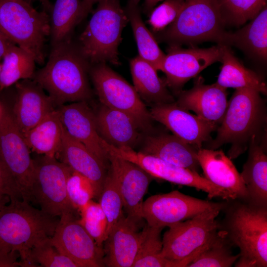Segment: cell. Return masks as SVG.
I'll list each match as a JSON object with an SVG mask.
<instances>
[{"label": "cell", "mask_w": 267, "mask_h": 267, "mask_svg": "<svg viewBox=\"0 0 267 267\" xmlns=\"http://www.w3.org/2000/svg\"><path fill=\"white\" fill-rule=\"evenodd\" d=\"M225 27L220 0H185L175 21L153 34L157 42L169 45L208 41L222 44Z\"/></svg>", "instance_id": "6"}, {"label": "cell", "mask_w": 267, "mask_h": 267, "mask_svg": "<svg viewBox=\"0 0 267 267\" xmlns=\"http://www.w3.org/2000/svg\"><path fill=\"white\" fill-rule=\"evenodd\" d=\"M0 194L10 200L21 199V195L14 178L0 158Z\"/></svg>", "instance_id": "42"}, {"label": "cell", "mask_w": 267, "mask_h": 267, "mask_svg": "<svg viewBox=\"0 0 267 267\" xmlns=\"http://www.w3.org/2000/svg\"><path fill=\"white\" fill-rule=\"evenodd\" d=\"M261 94L251 88L236 89L217 129L216 138L208 142L206 148L217 149L230 143L228 157L235 159L249 148L254 136H262L267 114Z\"/></svg>", "instance_id": "3"}, {"label": "cell", "mask_w": 267, "mask_h": 267, "mask_svg": "<svg viewBox=\"0 0 267 267\" xmlns=\"http://www.w3.org/2000/svg\"><path fill=\"white\" fill-rule=\"evenodd\" d=\"M101 145L108 154L114 155L135 164L154 178L195 188L207 193L210 199L217 197L223 200L231 199L229 195L222 188L213 184L201 176L198 172L171 164L139 151L136 152L130 147H115L102 138Z\"/></svg>", "instance_id": "11"}, {"label": "cell", "mask_w": 267, "mask_h": 267, "mask_svg": "<svg viewBox=\"0 0 267 267\" xmlns=\"http://www.w3.org/2000/svg\"><path fill=\"white\" fill-rule=\"evenodd\" d=\"M79 212L81 218L79 222L97 244L102 247L107 237V220L99 203L91 200Z\"/></svg>", "instance_id": "38"}, {"label": "cell", "mask_w": 267, "mask_h": 267, "mask_svg": "<svg viewBox=\"0 0 267 267\" xmlns=\"http://www.w3.org/2000/svg\"><path fill=\"white\" fill-rule=\"evenodd\" d=\"M185 0H165L149 13L147 23L152 33L161 32L171 24L179 15Z\"/></svg>", "instance_id": "41"}, {"label": "cell", "mask_w": 267, "mask_h": 267, "mask_svg": "<svg viewBox=\"0 0 267 267\" xmlns=\"http://www.w3.org/2000/svg\"><path fill=\"white\" fill-rule=\"evenodd\" d=\"M10 201V198L7 196L0 194V213L3 207Z\"/></svg>", "instance_id": "47"}, {"label": "cell", "mask_w": 267, "mask_h": 267, "mask_svg": "<svg viewBox=\"0 0 267 267\" xmlns=\"http://www.w3.org/2000/svg\"><path fill=\"white\" fill-rule=\"evenodd\" d=\"M19 257L18 253L0 252V267H19V262L17 261Z\"/></svg>", "instance_id": "43"}, {"label": "cell", "mask_w": 267, "mask_h": 267, "mask_svg": "<svg viewBox=\"0 0 267 267\" xmlns=\"http://www.w3.org/2000/svg\"><path fill=\"white\" fill-rule=\"evenodd\" d=\"M95 115L98 133L109 144L134 149L141 140V131L127 114L101 104Z\"/></svg>", "instance_id": "24"}, {"label": "cell", "mask_w": 267, "mask_h": 267, "mask_svg": "<svg viewBox=\"0 0 267 267\" xmlns=\"http://www.w3.org/2000/svg\"><path fill=\"white\" fill-rule=\"evenodd\" d=\"M140 1L128 0L124 10L133 30L138 55L150 63L157 71H161L165 54L142 20Z\"/></svg>", "instance_id": "31"}, {"label": "cell", "mask_w": 267, "mask_h": 267, "mask_svg": "<svg viewBox=\"0 0 267 267\" xmlns=\"http://www.w3.org/2000/svg\"><path fill=\"white\" fill-rule=\"evenodd\" d=\"M51 240L61 254L78 267H105L104 252L79 222L74 214L60 217Z\"/></svg>", "instance_id": "15"}, {"label": "cell", "mask_w": 267, "mask_h": 267, "mask_svg": "<svg viewBox=\"0 0 267 267\" xmlns=\"http://www.w3.org/2000/svg\"><path fill=\"white\" fill-rule=\"evenodd\" d=\"M163 0H144L143 11L146 14H149L157 3Z\"/></svg>", "instance_id": "46"}, {"label": "cell", "mask_w": 267, "mask_h": 267, "mask_svg": "<svg viewBox=\"0 0 267 267\" xmlns=\"http://www.w3.org/2000/svg\"><path fill=\"white\" fill-rule=\"evenodd\" d=\"M66 188L71 205L79 212L93 197H95L94 188L91 181L74 171L67 179Z\"/></svg>", "instance_id": "40"}, {"label": "cell", "mask_w": 267, "mask_h": 267, "mask_svg": "<svg viewBox=\"0 0 267 267\" xmlns=\"http://www.w3.org/2000/svg\"><path fill=\"white\" fill-rule=\"evenodd\" d=\"M222 45V65L216 83L226 89L251 88L266 95L267 84L261 76L245 67L234 55L230 46Z\"/></svg>", "instance_id": "30"}, {"label": "cell", "mask_w": 267, "mask_h": 267, "mask_svg": "<svg viewBox=\"0 0 267 267\" xmlns=\"http://www.w3.org/2000/svg\"><path fill=\"white\" fill-rule=\"evenodd\" d=\"M13 44H15L0 32V61L3 55Z\"/></svg>", "instance_id": "45"}, {"label": "cell", "mask_w": 267, "mask_h": 267, "mask_svg": "<svg viewBox=\"0 0 267 267\" xmlns=\"http://www.w3.org/2000/svg\"><path fill=\"white\" fill-rule=\"evenodd\" d=\"M175 102L180 107L193 111L198 117L219 126L226 110L227 89L216 83L204 84L201 76L196 77L192 88L180 90Z\"/></svg>", "instance_id": "18"}, {"label": "cell", "mask_w": 267, "mask_h": 267, "mask_svg": "<svg viewBox=\"0 0 267 267\" xmlns=\"http://www.w3.org/2000/svg\"><path fill=\"white\" fill-rule=\"evenodd\" d=\"M222 44L234 46L254 61L266 64L267 60V6L240 29L233 32L226 31Z\"/></svg>", "instance_id": "26"}, {"label": "cell", "mask_w": 267, "mask_h": 267, "mask_svg": "<svg viewBox=\"0 0 267 267\" xmlns=\"http://www.w3.org/2000/svg\"><path fill=\"white\" fill-rule=\"evenodd\" d=\"M81 0H56L50 16L51 45L71 39L80 23Z\"/></svg>", "instance_id": "33"}, {"label": "cell", "mask_w": 267, "mask_h": 267, "mask_svg": "<svg viewBox=\"0 0 267 267\" xmlns=\"http://www.w3.org/2000/svg\"><path fill=\"white\" fill-rule=\"evenodd\" d=\"M100 0H81V23L92 10L93 5Z\"/></svg>", "instance_id": "44"}, {"label": "cell", "mask_w": 267, "mask_h": 267, "mask_svg": "<svg viewBox=\"0 0 267 267\" xmlns=\"http://www.w3.org/2000/svg\"><path fill=\"white\" fill-rule=\"evenodd\" d=\"M0 158L15 180L22 200L28 202L32 200L34 160L11 109L7 106L0 123Z\"/></svg>", "instance_id": "12"}, {"label": "cell", "mask_w": 267, "mask_h": 267, "mask_svg": "<svg viewBox=\"0 0 267 267\" xmlns=\"http://www.w3.org/2000/svg\"><path fill=\"white\" fill-rule=\"evenodd\" d=\"M27 0L29 1V2L31 3L33 0Z\"/></svg>", "instance_id": "50"}, {"label": "cell", "mask_w": 267, "mask_h": 267, "mask_svg": "<svg viewBox=\"0 0 267 267\" xmlns=\"http://www.w3.org/2000/svg\"><path fill=\"white\" fill-rule=\"evenodd\" d=\"M224 201L202 200L174 190L148 197L143 202L142 216L149 226L164 228L206 211L223 208L226 203Z\"/></svg>", "instance_id": "13"}, {"label": "cell", "mask_w": 267, "mask_h": 267, "mask_svg": "<svg viewBox=\"0 0 267 267\" xmlns=\"http://www.w3.org/2000/svg\"><path fill=\"white\" fill-rule=\"evenodd\" d=\"M109 168L119 184L127 216L140 223L143 197L153 177L139 166L108 154Z\"/></svg>", "instance_id": "17"}, {"label": "cell", "mask_w": 267, "mask_h": 267, "mask_svg": "<svg viewBox=\"0 0 267 267\" xmlns=\"http://www.w3.org/2000/svg\"><path fill=\"white\" fill-rule=\"evenodd\" d=\"M0 32L26 50L40 65L44 63L45 45L50 35V16L27 0H0Z\"/></svg>", "instance_id": "7"}, {"label": "cell", "mask_w": 267, "mask_h": 267, "mask_svg": "<svg viewBox=\"0 0 267 267\" xmlns=\"http://www.w3.org/2000/svg\"><path fill=\"white\" fill-rule=\"evenodd\" d=\"M163 229L147 224L144 226L141 230V242L133 267H179L177 263L162 256L161 232Z\"/></svg>", "instance_id": "34"}, {"label": "cell", "mask_w": 267, "mask_h": 267, "mask_svg": "<svg viewBox=\"0 0 267 267\" xmlns=\"http://www.w3.org/2000/svg\"><path fill=\"white\" fill-rule=\"evenodd\" d=\"M222 54V45L219 44L208 48L169 45L161 69L166 75L167 87L178 94L190 79L211 64L221 62Z\"/></svg>", "instance_id": "14"}, {"label": "cell", "mask_w": 267, "mask_h": 267, "mask_svg": "<svg viewBox=\"0 0 267 267\" xmlns=\"http://www.w3.org/2000/svg\"><path fill=\"white\" fill-rule=\"evenodd\" d=\"M261 137L252 138L247 160L240 174L248 193L247 201L267 207V156Z\"/></svg>", "instance_id": "27"}, {"label": "cell", "mask_w": 267, "mask_h": 267, "mask_svg": "<svg viewBox=\"0 0 267 267\" xmlns=\"http://www.w3.org/2000/svg\"><path fill=\"white\" fill-rule=\"evenodd\" d=\"M42 4V6L44 8V10L45 11L49 12L50 11L52 5L49 2V0H38Z\"/></svg>", "instance_id": "48"}, {"label": "cell", "mask_w": 267, "mask_h": 267, "mask_svg": "<svg viewBox=\"0 0 267 267\" xmlns=\"http://www.w3.org/2000/svg\"><path fill=\"white\" fill-rule=\"evenodd\" d=\"M197 157L204 178L222 188L231 200L248 201L245 185L231 159L222 150L201 148Z\"/></svg>", "instance_id": "21"}, {"label": "cell", "mask_w": 267, "mask_h": 267, "mask_svg": "<svg viewBox=\"0 0 267 267\" xmlns=\"http://www.w3.org/2000/svg\"><path fill=\"white\" fill-rule=\"evenodd\" d=\"M63 132L57 108L31 129L22 134L30 150L41 155L57 157Z\"/></svg>", "instance_id": "29"}, {"label": "cell", "mask_w": 267, "mask_h": 267, "mask_svg": "<svg viewBox=\"0 0 267 267\" xmlns=\"http://www.w3.org/2000/svg\"><path fill=\"white\" fill-rule=\"evenodd\" d=\"M58 221L27 201L10 200L0 213V252L18 253L20 267H33L31 249L53 236Z\"/></svg>", "instance_id": "4"}, {"label": "cell", "mask_w": 267, "mask_h": 267, "mask_svg": "<svg viewBox=\"0 0 267 267\" xmlns=\"http://www.w3.org/2000/svg\"><path fill=\"white\" fill-rule=\"evenodd\" d=\"M129 22L119 0H100L77 44L89 64H120L118 47Z\"/></svg>", "instance_id": "5"}, {"label": "cell", "mask_w": 267, "mask_h": 267, "mask_svg": "<svg viewBox=\"0 0 267 267\" xmlns=\"http://www.w3.org/2000/svg\"><path fill=\"white\" fill-rule=\"evenodd\" d=\"M15 101L11 111L23 134L57 108L49 95L33 79L20 80L15 84Z\"/></svg>", "instance_id": "20"}, {"label": "cell", "mask_w": 267, "mask_h": 267, "mask_svg": "<svg viewBox=\"0 0 267 267\" xmlns=\"http://www.w3.org/2000/svg\"><path fill=\"white\" fill-rule=\"evenodd\" d=\"M90 65L71 39L51 45L48 60L33 80L45 90L56 108L67 102L87 101L92 96Z\"/></svg>", "instance_id": "1"}, {"label": "cell", "mask_w": 267, "mask_h": 267, "mask_svg": "<svg viewBox=\"0 0 267 267\" xmlns=\"http://www.w3.org/2000/svg\"><path fill=\"white\" fill-rule=\"evenodd\" d=\"M267 0H220L225 26H239L254 18Z\"/></svg>", "instance_id": "37"}, {"label": "cell", "mask_w": 267, "mask_h": 267, "mask_svg": "<svg viewBox=\"0 0 267 267\" xmlns=\"http://www.w3.org/2000/svg\"><path fill=\"white\" fill-rule=\"evenodd\" d=\"M198 149L174 134H148L139 152L171 164L198 172Z\"/></svg>", "instance_id": "25"}, {"label": "cell", "mask_w": 267, "mask_h": 267, "mask_svg": "<svg viewBox=\"0 0 267 267\" xmlns=\"http://www.w3.org/2000/svg\"><path fill=\"white\" fill-rule=\"evenodd\" d=\"M140 223L122 215L104 242L105 266L133 267L141 242Z\"/></svg>", "instance_id": "22"}, {"label": "cell", "mask_w": 267, "mask_h": 267, "mask_svg": "<svg viewBox=\"0 0 267 267\" xmlns=\"http://www.w3.org/2000/svg\"><path fill=\"white\" fill-rule=\"evenodd\" d=\"M36 61L29 52L16 44L11 46L1 60L0 92L25 79H33Z\"/></svg>", "instance_id": "32"}, {"label": "cell", "mask_w": 267, "mask_h": 267, "mask_svg": "<svg viewBox=\"0 0 267 267\" xmlns=\"http://www.w3.org/2000/svg\"><path fill=\"white\" fill-rule=\"evenodd\" d=\"M231 245L218 231L212 241L187 267H231L239 254L233 255Z\"/></svg>", "instance_id": "35"}, {"label": "cell", "mask_w": 267, "mask_h": 267, "mask_svg": "<svg viewBox=\"0 0 267 267\" xmlns=\"http://www.w3.org/2000/svg\"><path fill=\"white\" fill-rule=\"evenodd\" d=\"M0 69H1V61H0Z\"/></svg>", "instance_id": "51"}, {"label": "cell", "mask_w": 267, "mask_h": 267, "mask_svg": "<svg viewBox=\"0 0 267 267\" xmlns=\"http://www.w3.org/2000/svg\"><path fill=\"white\" fill-rule=\"evenodd\" d=\"M98 198L100 206L107 220L108 237L113 226L124 214L123 201L119 184L109 167Z\"/></svg>", "instance_id": "36"}, {"label": "cell", "mask_w": 267, "mask_h": 267, "mask_svg": "<svg viewBox=\"0 0 267 267\" xmlns=\"http://www.w3.org/2000/svg\"><path fill=\"white\" fill-rule=\"evenodd\" d=\"M219 230L239 249L235 267H267V207L247 201L226 200Z\"/></svg>", "instance_id": "2"}, {"label": "cell", "mask_w": 267, "mask_h": 267, "mask_svg": "<svg viewBox=\"0 0 267 267\" xmlns=\"http://www.w3.org/2000/svg\"><path fill=\"white\" fill-rule=\"evenodd\" d=\"M224 207L169 226L162 239V256L179 267H187L217 234L219 222L216 218Z\"/></svg>", "instance_id": "8"}, {"label": "cell", "mask_w": 267, "mask_h": 267, "mask_svg": "<svg viewBox=\"0 0 267 267\" xmlns=\"http://www.w3.org/2000/svg\"><path fill=\"white\" fill-rule=\"evenodd\" d=\"M89 74L102 104L128 115L141 132L152 131L149 110L134 86L105 63L91 65Z\"/></svg>", "instance_id": "9"}, {"label": "cell", "mask_w": 267, "mask_h": 267, "mask_svg": "<svg viewBox=\"0 0 267 267\" xmlns=\"http://www.w3.org/2000/svg\"><path fill=\"white\" fill-rule=\"evenodd\" d=\"M56 158L88 178L93 185L95 197L99 198L109 168L84 145L72 137L64 127L61 146Z\"/></svg>", "instance_id": "23"}, {"label": "cell", "mask_w": 267, "mask_h": 267, "mask_svg": "<svg viewBox=\"0 0 267 267\" xmlns=\"http://www.w3.org/2000/svg\"><path fill=\"white\" fill-rule=\"evenodd\" d=\"M130 66L134 87L141 98L152 105L175 102L165 81L150 63L137 55L130 60Z\"/></svg>", "instance_id": "28"}, {"label": "cell", "mask_w": 267, "mask_h": 267, "mask_svg": "<svg viewBox=\"0 0 267 267\" xmlns=\"http://www.w3.org/2000/svg\"><path fill=\"white\" fill-rule=\"evenodd\" d=\"M34 160V179L32 187V200L41 210L53 217L74 214L67 193V180L72 170L56 157L42 155Z\"/></svg>", "instance_id": "10"}, {"label": "cell", "mask_w": 267, "mask_h": 267, "mask_svg": "<svg viewBox=\"0 0 267 267\" xmlns=\"http://www.w3.org/2000/svg\"><path fill=\"white\" fill-rule=\"evenodd\" d=\"M6 105L4 103L0 100V123L1 122L5 111Z\"/></svg>", "instance_id": "49"}, {"label": "cell", "mask_w": 267, "mask_h": 267, "mask_svg": "<svg viewBox=\"0 0 267 267\" xmlns=\"http://www.w3.org/2000/svg\"><path fill=\"white\" fill-rule=\"evenodd\" d=\"M30 260L33 267L39 264L44 267H78L71 259L59 252L51 237L41 240L32 248Z\"/></svg>", "instance_id": "39"}, {"label": "cell", "mask_w": 267, "mask_h": 267, "mask_svg": "<svg viewBox=\"0 0 267 267\" xmlns=\"http://www.w3.org/2000/svg\"><path fill=\"white\" fill-rule=\"evenodd\" d=\"M57 109L67 133L108 165V154L101 145L102 138L97 129L95 112L87 101L63 105Z\"/></svg>", "instance_id": "19"}, {"label": "cell", "mask_w": 267, "mask_h": 267, "mask_svg": "<svg viewBox=\"0 0 267 267\" xmlns=\"http://www.w3.org/2000/svg\"><path fill=\"white\" fill-rule=\"evenodd\" d=\"M149 112L153 120L161 123L174 135L198 150L206 142L212 140L211 134L218 127L191 114L175 102L152 105Z\"/></svg>", "instance_id": "16"}]
</instances>
